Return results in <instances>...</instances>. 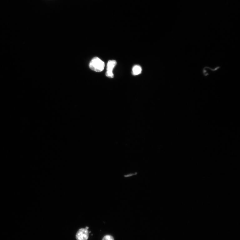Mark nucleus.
I'll return each mask as SVG.
<instances>
[{
    "label": "nucleus",
    "mask_w": 240,
    "mask_h": 240,
    "mask_svg": "<svg viewBox=\"0 0 240 240\" xmlns=\"http://www.w3.org/2000/svg\"><path fill=\"white\" fill-rule=\"evenodd\" d=\"M117 62L115 60H110L108 63L107 66V71L106 76L110 78H112L114 77L113 70L116 67Z\"/></svg>",
    "instance_id": "obj_2"
},
{
    "label": "nucleus",
    "mask_w": 240,
    "mask_h": 240,
    "mask_svg": "<svg viewBox=\"0 0 240 240\" xmlns=\"http://www.w3.org/2000/svg\"><path fill=\"white\" fill-rule=\"evenodd\" d=\"M142 72V68L139 65H136L132 69V72L133 75L136 76L141 74Z\"/></svg>",
    "instance_id": "obj_4"
},
{
    "label": "nucleus",
    "mask_w": 240,
    "mask_h": 240,
    "mask_svg": "<svg viewBox=\"0 0 240 240\" xmlns=\"http://www.w3.org/2000/svg\"><path fill=\"white\" fill-rule=\"evenodd\" d=\"M137 174V173H133V174H132H132H128V175H126V176H124V177H131V176H133V175H136V174Z\"/></svg>",
    "instance_id": "obj_6"
},
{
    "label": "nucleus",
    "mask_w": 240,
    "mask_h": 240,
    "mask_svg": "<svg viewBox=\"0 0 240 240\" xmlns=\"http://www.w3.org/2000/svg\"><path fill=\"white\" fill-rule=\"evenodd\" d=\"M105 67L104 62L98 57H94L90 62L89 67L92 71L100 72L102 71Z\"/></svg>",
    "instance_id": "obj_1"
},
{
    "label": "nucleus",
    "mask_w": 240,
    "mask_h": 240,
    "mask_svg": "<svg viewBox=\"0 0 240 240\" xmlns=\"http://www.w3.org/2000/svg\"><path fill=\"white\" fill-rule=\"evenodd\" d=\"M89 237V232L86 228L79 229L76 234L77 240H87Z\"/></svg>",
    "instance_id": "obj_3"
},
{
    "label": "nucleus",
    "mask_w": 240,
    "mask_h": 240,
    "mask_svg": "<svg viewBox=\"0 0 240 240\" xmlns=\"http://www.w3.org/2000/svg\"><path fill=\"white\" fill-rule=\"evenodd\" d=\"M102 240H114L113 238L111 235H108L105 236Z\"/></svg>",
    "instance_id": "obj_5"
}]
</instances>
